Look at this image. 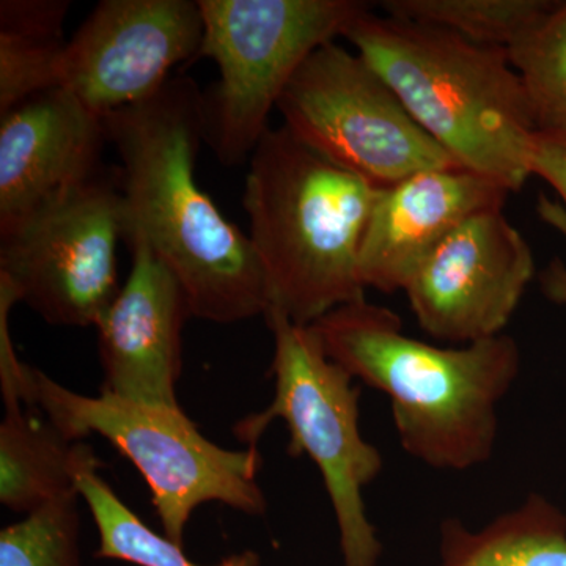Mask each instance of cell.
<instances>
[{"label":"cell","mask_w":566,"mask_h":566,"mask_svg":"<svg viewBox=\"0 0 566 566\" xmlns=\"http://www.w3.org/2000/svg\"><path fill=\"white\" fill-rule=\"evenodd\" d=\"M104 122L122 163L125 241L150 245L196 318L232 324L266 315L270 289L249 234L223 218L196 180L207 139V98L196 81L174 76Z\"/></svg>","instance_id":"6da1fadb"},{"label":"cell","mask_w":566,"mask_h":566,"mask_svg":"<svg viewBox=\"0 0 566 566\" xmlns=\"http://www.w3.org/2000/svg\"><path fill=\"white\" fill-rule=\"evenodd\" d=\"M311 326L335 364L389 397L395 431L409 457L457 472L491 460L499 406L521 370L512 335L431 345L409 337L392 308L367 300L342 305Z\"/></svg>","instance_id":"7a4b0ae2"},{"label":"cell","mask_w":566,"mask_h":566,"mask_svg":"<svg viewBox=\"0 0 566 566\" xmlns=\"http://www.w3.org/2000/svg\"><path fill=\"white\" fill-rule=\"evenodd\" d=\"M344 36L453 163L512 192L526 185L536 128L505 50L371 10Z\"/></svg>","instance_id":"3957f363"},{"label":"cell","mask_w":566,"mask_h":566,"mask_svg":"<svg viewBox=\"0 0 566 566\" xmlns=\"http://www.w3.org/2000/svg\"><path fill=\"white\" fill-rule=\"evenodd\" d=\"M249 161L243 203L271 308L311 326L365 300L360 245L378 188L283 125L268 129Z\"/></svg>","instance_id":"277c9868"},{"label":"cell","mask_w":566,"mask_h":566,"mask_svg":"<svg viewBox=\"0 0 566 566\" xmlns=\"http://www.w3.org/2000/svg\"><path fill=\"white\" fill-rule=\"evenodd\" d=\"M274 337V400L245 417L234 434L256 447L275 419L290 431L289 452L319 469L340 536L344 566H378L382 543L368 517L364 491L381 474V453L360 431V387L335 364L314 327L292 322L277 308L264 315Z\"/></svg>","instance_id":"5b68a950"},{"label":"cell","mask_w":566,"mask_h":566,"mask_svg":"<svg viewBox=\"0 0 566 566\" xmlns=\"http://www.w3.org/2000/svg\"><path fill=\"white\" fill-rule=\"evenodd\" d=\"M33 400L70 441L98 434L123 453L151 491L167 538L182 546L192 513L221 502L248 515H262L266 501L256 476V447L229 450L212 444L181 408L123 400L107 392L88 397L66 389L28 367Z\"/></svg>","instance_id":"8992f818"},{"label":"cell","mask_w":566,"mask_h":566,"mask_svg":"<svg viewBox=\"0 0 566 566\" xmlns=\"http://www.w3.org/2000/svg\"><path fill=\"white\" fill-rule=\"evenodd\" d=\"M202 57L219 69L207 98V140L223 166L251 159L268 118L312 52L344 36L359 0H199Z\"/></svg>","instance_id":"52a82bcc"},{"label":"cell","mask_w":566,"mask_h":566,"mask_svg":"<svg viewBox=\"0 0 566 566\" xmlns=\"http://www.w3.org/2000/svg\"><path fill=\"white\" fill-rule=\"evenodd\" d=\"M277 111L297 140L378 189L422 170L458 166L370 63L337 41L308 55Z\"/></svg>","instance_id":"ba28073f"},{"label":"cell","mask_w":566,"mask_h":566,"mask_svg":"<svg viewBox=\"0 0 566 566\" xmlns=\"http://www.w3.org/2000/svg\"><path fill=\"white\" fill-rule=\"evenodd\" d=\"M126 216L120 167H106L0 237V279L54 326H96L122 286Z\"/></svg>","instance_id":"9c48e42d"},{"label":"cell","mask_w":566,"mask_h":566,"mask_svg":"<svg viewBox=\"0 0 566 566\" xmlns=\"http://www.w3.org/2000/svg\"><path fill=\"white\" fill-rule=\"evenodd\" d=\"M202 41L199 0H103L66 43L61 88L106 118L161 91Z\"/></svg>","instance_id":"30bf717a"},{"label":"cell","mask_w":566,"mask_h":566,"mask_svg":"<svg viewBox=\"0 0 566 566\" xmlns=\"http://www.w3.org/2000/svg\"><path fill=\"white\" fill-rule=\"evenodd\" d=\"M535 260L526 238L502 210L472 216L434 249L406 285L420 329L450 345L505 334Z\"/></svg>","instance_id":"8fae6325"},{"label":"cell","mask_w":566,"mask_h":566,"mask_svg":"<svg viewBox=\"0 0 566 566\" xmlns=\"http://www.w3.org/2000/svg\"><path fill=\"white\" fill-rule=\"evenodd\" d=\"M132 273L98 329L102 392L137 403L180 408L182 327L191 315L180 283L142 238H129Z\"/></svg>","instance_id":"7c38bea8"},{"label":"cell","mask_w":566,"mask_h":566,"mask_svg":"<svg viewBox=\"0 0 566 566\" xmlns=\"http://www.w3.org/2000/svg\"><path fill=\"white\" fill-rule=\"evenodd\" d=\"M106 122L54 88L0 115V237L32 212L106 169Z\"/></svg>","instance_id":"4fadbf2b"},{"label":"cell","mask_w":566,"mask_h":566,"mask_svg":"<svg viewBox=\"0 0 566 566\" xmlns=\"http://www.w3.org/2000/svg\"><path fill=\"white\" fill-rule=\"evenodd\" d=\"M510 193L501 182L460 166L422 170L378 189L360 245L365 289L405 292L457 227L479 212L502 210Z\"/></svg>","instance_id":"5bb4252c"},{"label":"cell","mask_w":566,"mask_h":566,"mask_svg":"<svg viewBox=\"0 0 566 566\" xmlns=\"http://www.w3.org/2000/svg\"><path fill=\"white\" fill-rule=\"evenodd\" d=\"M22 364L0 327V387L6 417L0 424V502L14 513L31 515L48 502L77 491L76 476L99 464L91 447L70 441L33 400Z\"/></svg>","instance_id":"9a60e30c"},{"label":"cell","mask_w":566,"mask_h":566,"mask_svg":"<svg viewBox=\"0 0 566 566\" xmlns=\"http://www.w3.org/2000/svg\"><path fill=\"white\" fill-rule=\"evenodd\" d=\"M438 566H566V515L531 494L479 531L449 517L439 528Z\"/></svg>","instance_id":"2e32d148"},{"label":"cell","mask_w":566,"mask_h":566,"mask_svg":"<svg viewBox=\"0 0 566 566\" xmlns=\"http://www.w3.org/2000/svg\"><path fill=\"white\" fill-rule=\"evenodd\" d=\"M556 0H386L387 17L444 29L482 46L509 50L557 7Z\"/></svg>","instance_id":"e0dca14e"},{"label":"cell","mask_w":566,"mask_h":566,"mask_svg":"<svg viewBox=\"0 0 566 566\" xmlns=\"http://www.w3.org/2000/svg\"><path fill=\"white\" fill-rule=\"evenodd\" d=\"M99 464L82 469L76 476L77 493L84 499L99 534L96 556L139 566H203L189 560L182 546L151 531L109 483L98 474ZM212 566H259L253 553L238 554Z\"/></svg>","instance_id":"ac0fdd59"},{"label":"cell","mask_w":566,"mask_h":566,"mask_svg":"<svg viewBox=\"0 0 566 566\" xmlns=\"http://www.w3.org/2000/svg\"><path fill=\"white\" fill-rule=\"evenodd\" d=\"M523 81L536 133L566 137V2L506 50Z\"/></svg>","instance_id":"d6986e66"},{"label":"cell","mask_w":566,"mask_h":566,"mask_svg":"<svg viewBox=\"0 0 566 566\" xmlns=\"http://www.w3.org/2000/svg\"><path fill=\"white\" fill-rule=\"evenodd\" d=\"M77 491L0 532V566H80Z\"/></svg>","instance_id":"ffe728a7"},{"label":"cell","mask_w":566,"mask_h":566,"mask_svg":"<svg viewBox=\"0 0 566 566\" xmlns=\"http://www.w3.org/2000/svg\"><path fill=\"white\" fill-rule=\"evenodd\" d=\"M66 43L0 33V115L32 96L61 88Z\"/></svg>","instance_id":"44dd1931"},{"label":"cell","mask_w":566,"mask_h":566,"mask_svg":"<svg viewBox=\"0 0 566 566\" xmlns=\"http://www.w3.org/2000/svg\"><path fill=\"white\" fill-rule=\"evenodd\" d=\"M69 0H2L0 33L31 39L63 40Z\"/></svg>","instance_id":"7402d4cb"},{"label":"cell","mask_w":566,"mask_h":566,"mask_svg":"<svg viewBox=\"0 0 566 566\" xmlns=\"http://www.w3.org/2000/svg\"><path fill=\"white\" fill-rule=\"evenodd\" d=\"M532 175L545 180L566 210V137L536 133L532 147Z\"/></svg>","instance_id":"603a6c76"},{"label":"cell","mask_w":566,"mask_h":566,"mask_svg":"<svg viewBox=\"0 0 566 566\" xmlns=\"http://www.w3.org/2000/svg\"><path fill=\"white\" fill-rule=\"evenodd\" d=\"M539 218L566 238V210L560 203L547 199L545 193L536 203ZM539 286L551 303L566 307V264L560 259L551 260L549 264L538 275Z\"/></svg>","instance_id":"cb8c5ba5"}]
</instances>
